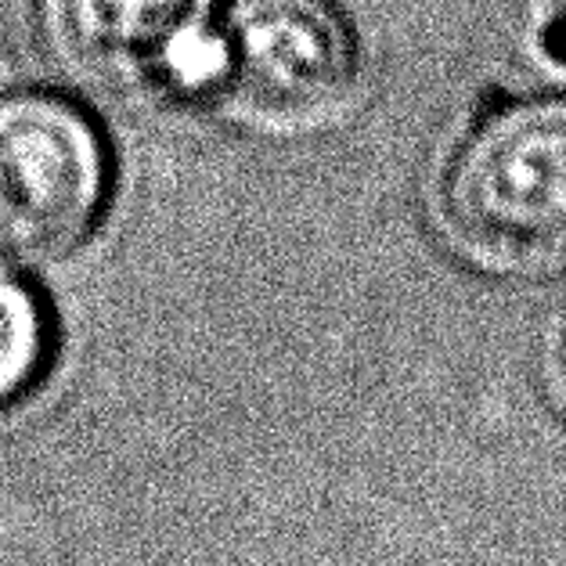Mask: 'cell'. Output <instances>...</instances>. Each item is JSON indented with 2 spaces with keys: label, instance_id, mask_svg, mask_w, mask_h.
Segmentation results:
<instances>
[{
  "label": "cell",
  "instance_id": "obj_1",
  "mask_svg": "<svg viewBox=\"0 0 566 566\" xmlns=\"http://www.w3.org/2000/svg\"><path fill=\"white\" fill-rule=\"evenodd\" d=\"M440 217L499 268L566 260V98H513L473 119L440 174Z\"/></svg>",
  "mask_w": 566,
  "mask_h": 566
},
{
  "label": "cell",
  "instance_id": "obj_2",
  "mask_svg": "<svg viewBox=\"0 0 566 566\" xmlns=\"http://www.w3.org/2000/svg\"><path fill=\"white\" fill-rule=\"evenodd\" d=\"M113 156L84 105L48 91L0 98V264L76 253L105 220Z\"/></svg>",
  "mask_w": 566,
  "mask_h": 566
},
{
  "label": "cell",
  "instance_id": "obj_3",
  "mask_svg": "<svg viewBox=\"0 0 566 566\" xmlns=\"http://www.w3.org/2000/svg\"><path fill=\"white\" fill-rule=\"evenodd\" d=\"M361 62L354 22L333 0H234L210 91L264 127H317L354 98Z\"/></svg>",
  "mask_w": 566,
  "mask_h": 566
},
{
  "label": "cell",
  "instance_id": "obj_4",
  "mask_svg": "<svg viewBox=\"0 0 566 566\" xmlns=\"http://www.w3.org/2000/svg\"><path fill=\"white\" fill-rule=\"evenodd\" d=\"M51 54L113 94L210 91L217 0H36Z\"/></svg>",
  "mask_w": 566,
  "mask_h": 566
},
{
  "label": "cell",
  "instance_id": "obj_5",
  "mask_svg": "<svg viewBox=\"0 0 566 566\" xmlns=\"http://www.w3.org/2000/svg\"><path fill=\"white\" fill-rule=\"evenodd\" d=\"M54 350L59 328L48 296L15 264H0V416L48 382Z\"/></svg>",
  "mask_w": 566,
  "mask_h": 566
},
{
  "label": "cell",
  "instance_id": "obj_6",
  "mask_svg": "<svg viewBox=\"0 0 566 566\" xmlns=\"http://www.w3.org/2000/svg\"><path fill=\"white\" fill-rule=\"evenodd\" d=\"M542 11V51L556 65H566V0H537Z\"/></svg>",
  "mask_w": 566,
  "mask_h": 566
},
{
  "label": "cell",
  "instance_id": "obj_7",
  "mask_svg": "<svg viewBox=\"0 0 566 566\" xmlns=\"http://www.w3.org/2000/svg\"><path fill=\"white\" fill-rule=\"evenodd\" d=\"M556 376L563 386V397H566V322L559 328V339H556Z\"/></svg>",
  "mask_w": 566,
  "mask_h": 566
}]
</instances>
